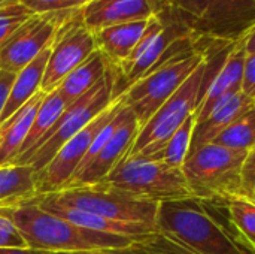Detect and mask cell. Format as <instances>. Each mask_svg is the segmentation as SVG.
I'll return each mask as SVG.
<instances>
[{
	"instance_id": "6da1fadb",
	"label": "cell",
	"mask_w": 255,
	"mask_h": 254,
	"mask_svg": "<svg viewBox=\"0 0 255 254\" xmlns=\"http://www.w3.org/2000/svg\"><path fill=\"white\" fill-rule=\"evenodd\" d=\"M155 229L196 254H255L232 222L227 201L185 198L161 202Z\"/></svg>"
},
{
	"instance_id": "7a4b0ae2",
	"label": "cell",
	"mask_w": 255,
	"mask_h": 254,
	"mask_svg": "<svg viewBox=\"0 0 255 254\" xmlns=\"http://www.w3.org/2000/svg\"><path fill=\"white\" fill-rule=\"evenodd\" d=\"M31 198L0 207V214L15 225L28 249L48 253H82L127 249L139 240L79 228L42 210Z\"/></svg>"
},
{
	"instance_id": "3957f363",
	"label": "cell",
	"mask_w": 255,
	"mask_h": 254,
	"mask_svg": "<svg viewBox=\"0 0 255 254\" xmlns=\"http://www.w3.org/2000/svg\"><path fill=\"white\" fill-rule=\"evenodd\" d=\"M248 153L209 144L188 156L182 174L193 198L230 201L248 196L244 184V166Z\"/></svg>"
},
{
	"instance_id": "277c9868",
	"label": "cell",
	"mask_w": 255,
	"mask_h": 254,
	"mask_svg": "<svg viewBox=\"0 0 255 254\" xmlns=\"http://www.w3.org/2000/svg\"><path fill=\"white\" fill-rule=\"evenodd\" d=\"M218 40L203 39L202 45L178 54L131 84L120 97L131 109L140 127L205 61Z\"/></svg>"
},
{
	"instance_id": "5b68a950",
	"label": "cell",
	"mask_w": 255,
	"mask_h": 254,
	"mask_svg": "<svg viewBox=\"0 0 255 254\" xmlns=\"http://www.w3.org/2000/svg\"><path fill=\"white\" fill-rule=\"evenodd\" d=\"M115 82L117 72L109 64L106 75L90 91L73 100L57 120L54 127L43 136V139L28 154L18 159L13 165H30L36 174L40 172L70 138L87 127L117 99Z\"/></svg>"
},
{
	"instance_id": "8992f818",
	"label": "cell",
	"mask_w": 255,
	"mask_h": 254,
	"mask_svg": "<svg viewBox=\"0 0 255 254\" xmlns=\"http://www.w3.org/2000/svg\"><path fill=\"white\" fill-rule=\"evenodd\" d=\"M45 195L105 219L126 223H139L155 229L160 205L158 202L139 198L105 181L88 186L66 187L63 190Z\"/></svg>"
},
{
	"instance_id": "52a82bcc",
	"label": "cell",
	"mask_w": 255,
	"mask_h": 254,
	"mask_svg": "<svg viewBox=\"0 0 255 254\" xmlns=\"http://www.w3.org/2000/svg\"><path fill=\"white\" fill-rule=\"evenodd\" d=\"M103 181L158 204L193 198L182 169L149 157L126 156Z\"/></svg>"
},
{
	"instance_id": "ba28073f",
	"label": "cell",
	"mask_w": 255,
	"mask_h": 254,
	"mask_svg": "<svg viewBox=\"0 0 255 254\" xmlns=\"http://www.w3.org/2000/svg\"><path fill=\"white\" fill-rule=\"evenodd\" d=\"M206 70L208 57L140 127L136 141L127 156L151 157L190 117L196 115V109L202 97Z\"/></svg>"
},
{
	"instance_id": "9c48e42d",
	"label": "cell",
	"mask_w": 255,
	"mask_h": 254,
	"mask_svg": "<svg viewBox=\"0 0 255 254\" xmlns=\"http://www.w3.org/2000/svg\"><path fill=\"white\" fill-rule=\"evenodd\" d=\"M121 97L115 99L102 114H99L87 127L70 138L49 160V163L36 174V195L54 193L64 189L81 168L94 138L109 124L123 109Z\"/></svg>"
},
{
	"instance_id": "30bf717a",
	"label": "cell",
	"mask_w": 255,
	"mask_h": 254,
	"mask_svg": "<svg viewBox=\"0 0 255 254\" xmlns=\"http://www.w3.org/2000/svg\"><path fill=\"white\" fill-rule=\"evenodd\" d=\"M96 49L94 34L84 24L81 9L75 10L55 31L40 90L43 93L55 90L61 81Z\"/></svg>"
},
{
	"instance_id": "8fae6325",
	"label": "cell",
	"mask_w": 255,
	"mask_h": 254,
	"mask_svg": "<svg viewBox=\"0 0 255 254\" xmlns=\"http://www.w3.org/2000/svg\"><path fill=\"white\" fill-rule=\"evenodd\" d=\"M75 10L34 13L30 16L0 46V69L16 75L40 52L51 46L57 28Z\"/></svg>"
},
{
	"instance_id": "7c38bea8",
	"label": "cell",
	"mask_w": 255,
	"mask_h": 254,
	"mask_svg": "<svg viewBox=\"0 0 255 254\" xmlns=\"http://www.w3.org/2000/svg\"><path fill=\"white\" fill-rule=\"evenodd\" d=\"M254 25V0H209L206 12L191 24V30L199 37L236 42Z\"/></svg>"
},
{
	"instance_id": "4fadbf2b",
	"label": "cell",
	"mask_w": 255,
	"mask_h": 254,
	"mask_svg": "<svg viewBox=\"0 0 255 254\" xmlns=\"http://www.w3.org/2000/svg\"><path fill=\"white\" fill-rule=\"evenodd\" d=\"M139 130L140 124L137 118L134 117L131 109L124 105L120 114V121L112 136L102 147L97 156L84 169H81L66 187L88 186L103 181L115 169V166L130 153Z\"/></svg>"
},
{
	"instance_id": "5bb4252c",
	"label": "cell",
	"mask_w": 255,
	"mask_h": 254,
	"mask_svg": "<svg viewBox=\"0 0 255 254\" xmlns=\"http://www.w3.org/2000/svg\"><path fill=\"white\" fill-rule=\"evenodd\" d=\"M166 0H91L81 9L84 24L97 31L105 27L149 19L163 12Z\"/></svg>"
},
{
	"instance_id": "9a60e30c",
	"label": "cell",
	"mask_w": 255,
	"mask_h": 254,
	"mask_svg": "<svg viewBox=\"0 0 255 254\" xmlns=\"http://www.w3.org/2000/svg\"><path fill=\"white\" fill-rule=\"evenodd\" d=\"M42 210L61 217L79 228H85L94 232H102V234H112V235H123V237H130V238H140L145 235H149L152 232H157L154 228L139 225V223H126V222H115L111 219H105L102 216L79 210L76 207L63 204L49 195H34L31 198Z\"/></svg>"
},
{
	"instance_id": "2e32d148",
	"label": "cell",
	"mask_w": 255,
	"mask_h": 254,
	"mask_svg": "<svg viewBox=\"0 0 255 254\" xmlns=\"http://www.w3.org/2000/svg\"><path fill=\"white\" fill-rule=\"evenodd\" d=\"M245 57L247 52L244 49L242 39H239L233 43L226 61L215 73L202 100L199 102L196 109V123L203 121L217 106L241 91Z\"/></svg>"
},
{
	"instance_id": "e0dca14e",
	"label": "cell",
	"mask_w": 255,
	"mask_h": 254,
	"mask_svg": "<svg viewBox=\"0 0 255 254\" xmlns=\"http://www.w3.org/2000/svg\"><path fill=\"white\" fill-rule=\"evenodd\" d=\"M254 106L255 100L245 96L242 91L224 100L203 121L196 123L188 156H191L202 147L212 144L230 124H233L241 115H244Z\"/></svg>"
},
{
	"instance_id": "ac0fdd59",
	"label": "cell",
	"mask_w": 255,
	"mask_h": 254,
	"mask_svg": "<svg viewBox=\"0 0 255 254\" xmlns=\"http://www.w3.org/2000/svg\"><path fill=\"white\" fill-rule=\"evenodd\" d=\"M43 97L45 93L39 91L15 114L0 123V168L13 165L21 156L24 142L30 133L33 120Z\"/></svg>"
},
{
	"instance_id": "d6986e66",
	"label": "cell",
	"mask_w": 255,
	"mask_h": 254,
	"mask_svg": "<svg viewBox=\"0 0 255 254\" xmlns=\"http://www.w3.org/2000/svg\"><path fill=\"white\" fill-rule=\"evenodd\" d=\"M149 19L111 25L93 31L96 48L103 54V57L112 67L120 69L134 51L136 45L139 43L148 27Z\"/></svg>"
},
{
	"instance_id": "ffe728a7",
	"label": "cell",
	"mask_w": 255,
	"mask_h": 254,
	"mask_svg": "<svg viewBox=\"0 0 255 254\" xmlns=\"http://www.w3.org/2000/svg\"><path fill=\"white\" fill-rule=\"evenodd\" d=\"M49 48H46L43 52H40L30 64H27L24 69H21L12 82V88L6 102V106L0 115V123L7 120L12 114H15L22 105H25L33 96H36L39 91H42V81L45 67L49 58Z\"/></svg>"
},
{
	"instance_id": "44dd1931",
	"label": "cell",
	"mask_w": 255,
	"mask_h": 254,
	"mask_svg": "<svg viewBox=\"0 0 255 254\" xmlns=\"http://www.w3.org/2000/svg\"><path fill=\"white\" fill-rule=\"evenodd\" d=\"M109 63L103 57V54L96 49L85 61H82L78 67H75L57 87L63 97L72 103L73 100L84 96L90 91L108 72Z\"/></svg>"
},
{
	"instance_id": "7402d4cb",
	"label": "cell",
	"mask_w": 255,
	"mask_h": 254,
	"mask_svg": "<svg viewBox=\"0 0 255 254\" xmlns=\"http://www.w3.org/2000/svg\"><path fill=\"white\" fill-rule=\"evenodd\" d=\"M36 195V172L30 165L0 168V207H6Z\"/></svg>"
},
{
	"instance_id": "603a6c76",
	"label": "cell",
	"mask_w": 255,
	"mask_h": 254,
	"mask_svg": "<svg viewBox=\"0 0 255 254\" xmlns=\"http://www.w3.org/2000/svg\"><path fill=\"white\" fill-rule=\"evenodd\" d=\"M69 105L70 103L63 97V94L58 91V88H55L49 93H45V97H43V100L37 109V114L33 120L30 133L24 142L22 153L18 159L28 154L43 139V136L54 127V124L57 123V120L61 117V114L66 111V108Z\"/></svg>"
},
{
	"instance_id": "cb8c5ba5",
	"label": "cell",
	"mask_w": 255,
	"mask_h": 254,
	"mask_svg": "<svg viewBox=\"0 0 255 254\" xmlns=\"http://www.w3.org/2000/svg\"><path fill=\"white\" fill-rule=\"evenodd\" d=\"M212 144L250 154L255 148V106L230 124Z\"/></svg>"
},
{
	"instance_id": "d4e9b609",
	"label": "cell",
	"mask_w": 255,
	"mask_h": 254,
	"mask_svg": "<svg viewBox=\"0 0 255 254\" xmlns=\"http://www.w3.org/2000/svg\"><path fill=\"white\" fill-rule=\"evenodd\" d=\"M196 126V115L190 117L167 141L166 144L155 153L152 154L149 159H155L160 160L172 168H178L181 169L188 151H190V145H191V139H193V130Z\"/></svg>"
},
{
	"instance_id": "484cf974",
	"label": "cell",
	"mask_w": 255,
	"mask_h": 254,
	"mask_svg": "<svg viewBox=\"0 0 255 254\" xmlns=\"http://www.w3.org/2000/svg\"><path fill=\"white\" fill-rule=\"evenodd\" d=\"M227 208L232 222L247 241L255 249V201L248 196H241L227 201Z\"/></svg>"
},
{
	"instance_id": "4316f807",
	"label": "cell",
	"mask_w": 255,
	"mask_h": 254,
	"mask_svg": "<svg viewBox=\"0 0 255 254\" xmlns=\"http://www.w3.org/2000/svg\"><path fill=\"white\" fill-rule=\"evenodd\" d=\"M133 246L145 254H196L178 241L160 232H152L149 235L140 237Z\"/></svg>"
},
{
	"instance_id": "83f0119b",
	"label": "cell",
	"mask_w": 255,
	"mask_h": 254,
	"mask_svg": "<svg viewBox=\"0 0 255 254\" xmlns=\"http://www.w3.org/2000/svg\"><path fill=\"white\" fill-rule=\"evenodd\" d=\"M34 13L19 1L0 7V46Z\"/></svg>"
},
{
	"instance_id": "f1b7e54d",
	"label": "cell",
	"mask_w": 255,
	"mask_h": 254,
	"mask_svg": "<svg viewBox=\"0 0 255 254\" xmlns=\"http://www.w3.org/2000/svg\"><path fill=\"white\" fill-rule=\"evenodd\" d=\"M33 13H54L66 10H78L91 0H18Z\"/></svg>"
},
{
	"instance_id": "f546056e",
	"label": "cell",
	"mask_w": 255,
	"mask_h": 254,
	"mask_svg": "<svg viewBox=\"0 0 255 254\" xmlns=\"http://www.w3.org/2000/svg\"><path fill=\"white\" fill-rule=\"evenodd\" d=\"M169 6L178 10L191 28V24L203 16L209 0H166Z\"/></svg>"
},
{
	"instance_id": "4dcf8cb0",
	"label": "cell",
	"mask_w": 255,
	"mask_h": 254,
	"mask_svg": "<svg viewBox=\"0 0 255 254\" xmlns=\"http://www.w3.org/2000/svg\"><path fill=\"white\" fill-rule=\"evenodd\" d=\"M1 247H27V244L15 225L0 214V249Z\"/></svg>"
},
{
	"instance_id": "1f68e13d",
	"label": "cell",
	"mask_w": 255,
	"mask_h": 254,
	"mask_svg": "<svg viewBox=\"0 0 255 254\" xmlns=\"http://www.w3.org/2000/svg\"><path fill=\"white\" fill-rule=\"evenodd\" d=\"M241 91L250 99L255 100V54H250L245 57Z\"/></svg>"
},
{
	"instance_id": "d6a6232c",
	"label": "cell",
	"mask_w": 255,
	"mask_h": 254,
	"mask_svg": "<svg viewBox=\"0 0 255 254\" xmlns=\"http://www.w3.org/2000/svg\"><path fill=\"white\" fill-rule=\"evenodd\" d=\"M13 79H15L13 73L4 72V70L0 69V115H1V112H3V109L6 106V102H7Z\"/></svg>"
},
{
	"instance_id": "836d02e7",
	"label": "cell",
	"mask_w": 255,
	"mask_h": 254,
	"mask_svg": "<svg viewBox=\"0 0 255 254\" xmlns=\"http://www.w3.org/2000/svg\"><path fill=\"white\" fill-rule=\"evenodd\" d=\"M72 254H145L137 250L134 246H130L127 249H112V250H97V252H82V253Z\"/></svg>"
},
{
	"instance_id": "e575fe53",
	"label": "cell",
	"mask_w": 255,
	"mask_h": 254,
	"mask_svg": "<svg viewBox=\"0 0 255 254\" xmlns=\"http://www.w3.org/2000/svg\"><path fill=\"white\" fill-rule=\"evenodd\" d=\"M242 43H244V49L247 55L255 54V25L242 37Z\"/></svg>"
},
{
	"instance_id": "d590c367",
	"label": "cell",
	"mask_w": 255,
	"mask_h": 254,
	"mask_svg": "<svg viewBox=\"0 0 255 254\" xmlns=\"http://www.w3.org/2000/svg\"><path fill=\"white\" fill-rule=\"evenodd\" d=\"M48 252H39L28 247H1L0 254H46Z\"/></svg>"
},
{
	"instance_id": "8d00e7d4",
	"label": "cell",
	"mask_w": 255,
	"mask_h": 254,
	"mask_svg": "<svg viewBox=\"0 0 255 254\" xmlns=\"http://www.w3.org/2000/svg\"><path fill=\"white\" fill-rule=\"evenodd\" d=\"M18 0H0V7H4V6H9V4H13L16 3Z\"/></svg>"
},
{
	"instance_id": "74e56055",
	"label": "cell",
	"mask_w": 255,
	"mask_h": 254,
	"mask_svg": "<svg viewBox=\"0 0 255 254\" xmlns=\"http://www.w3.org/2000/svg\"><path fill=\"white\" fill-rule=\"evenodd\" d=\"M250 198L255 201V183H254V186H253V189H251V195H250Z\"/></svg>"
},
{
	"instance_id": "f35d334b",
	"label": "cell",
	"mask_w": 255,
	"mask_h": 254,
	"mask_svg": "<svg viewBox=\"0 0 255 254\" xmlns=\"http://www.w3.org/2000/svg\"><path fill=\"white\" fill-rule=\"evenodd\" d=\"M46 254H72V253H46Z\"/></svg>"
},
{
	"instance_id": "ab89813d",
	"label": "cell",
	"mask_w": 255,
	"mask_h": 254,
	"mask_svg": "<svg viewBox=\"0 0 255 254\" xmlns=\"http://www.w3.org/2000/svg\"><path fill=\"white\" fill-rule=\"evenodd\" d=\"M254 150H255V148H254Z\"/></svg>"
},
{
	"instance_id": "60d3db41",
	"label": "cell",
	"mask_w": 255,
	"mask_h": 254,
	"mask_svg": "<svg viewBox=\"0 0 255 254\" xmlns=\"http://www.w3.org/2000/svg\"><path fill=\"white\" fill-rule=\"evenodd\" d=\"M254 1H255V0H254Z\"/></svg>"
}]
</instances>
